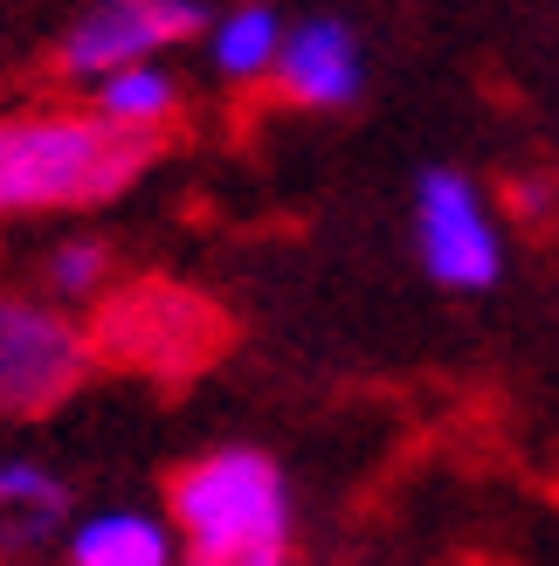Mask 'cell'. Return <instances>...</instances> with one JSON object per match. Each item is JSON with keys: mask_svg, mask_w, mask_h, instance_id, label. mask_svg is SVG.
<instances>
[{"mask_svg": "<svg viewBox=\"0 0 559 566\" xmlns=\"http://www.w3.org/2000/svg\"><path fill=\"white\" fill-rule=\"evenodd\" d=\"M42 283H49V304H104L110 291H118V263H110V249L97 235H70V242H55L49 249V263H42Z\"/></svg>", "mask_w": 559, "mask_h": 566, "instance_id": "12", "label": "cell"}, {"mask_svg": "<svg viewBox=\"0 0 559 566\" xmlns=\"http://www.w3.org/2000/svg\"><path fill=\"white\" fill-rule=\"evenodd\" d=\"M166 518L180 539V566H291L297 497L270 449H208L166 484Z\"/></svg>", "mask_w": 559, "mask_h": 566, "instance_id": "1", "label": "cell"}, {"mask_svg": "<svg viewBox=\"0 0 559 566\" xmlns=\"http://www.w3.org/2000/svg\"><path fill=\"white\" fill-rule=\"evenodd\" d=\"M91 111H97L104 125H118L125 138L159 146V138L180 125V111H187V83H180L173 63H138V70L104 76L97 91H91Z\"/></svg>", "mask_w": 559, "mask_h": 566, "instance_id": "11", "label": "cell"}, {"mask_svg": "<svg viewBox=\"0 0 559 566\" xmlns=\"http://www.w3.org/2000/svg\"><path fill=\"white\" fill-rule=\"evenodd\" d=\"M291 21L263 8V0H242V8H221L201 35L208 70L229 83V91H256V83H276V63H284Z\"/></svg>", "mask_w": 559, "mask_h": 566, "instance_id": "10", "label": "cell"}, {"mask_svg": "<svg viewBox=\"0 0 559 566\" xmlns=\"http://www.w3.org/2000/svg\"><path fill=\"white\" fill-rule=\"evenodd\" d=\"M208 8H193V0H97V8H83L63 42H55V70L83 91H97L104 76L118 70H138V63H166V49L180 42H201L208 35Z\"/></svg>", "mask_w": 559, "mask_h": 566, "instance_id": "6", "label": "cell"}, {"mask_svg": "<svg viewBox=\"0 0 559 566\" xmlns=\"http://www.w3.org/2000/svg\"><path fill=\"white\" fill-rule=\"evenodd\" d=\"M408 229H414V263L442 291L477 297L505 276V221L463 166H422L414 174Z\"/></svg>", "mask_w": 559, "mask_h": 566, "instance_id": "4", "label": "cell"}, {"mask_svg": "<svg viewBox=\"0 0 559 566\" xmlns=\"http://www.w3.org/2000/svg\"><path fill=\"white\" fill-rule=\"evenodd\" d=\"M91 346H97V359L131 366V374L193 380L201 366L221 359V346H229V311L214 297H201L193 283L138 276V283H118V291L97 304Z\"/></svg>", "mask_w": 559, "mask_h": 566, "instance_id": "3", "label": "cell"}, {"mask_svg": "<svg viewBox=\"0 0 559 566\" xmlns=\"http://www.w3.org/2000/svg\"><path fill=\"white\" fill-rule=\"evenodd\" d=\"M70 484L35 457L0 463V559H35L55 539H70Z\"/></svg>", "mask_w": 559, "mask_h": 566, "instance_id": "8", "label": "cell"}, {"mask_svg": "<svg viewBox=\"0 0 559 566\" xmlns=\"http://www.w3.org/2000/svg\"><path fill=\"white\" fill-rule=\"evenodd\" d=\"M159 146L125 138L91 104H42L0 118V221L104 208L152 166Z\"/></svg>", "mask_w": 559, "mask_h": 566, "instance_id": "2", "label": "cell"}, {"mask_svg": "<svg viewBox=\"0 0 559 566\" xmlns=\"http://www.w3.org/2000/svg\"><path fill=\"white\" fill-rule=\"evenodd\" d=\"M270 91L297 111H352L367 97V42H359V28L339 14L291 21V42H284V63H276Z\"/></svg>", "mask_w": 559, "mask_h": 566, "instance_id": "7", "label": "cell"}, {"mask_svg": "<svg viewBox=\"0 0 559 566\" xmlns=\"http://www.w3.org/2000/svg\"><path fill=\"white\" fill-rule=\"evenodd\" d=\"M91 366H97V346L76 311L0 291V415L8 421H35L49 408H63L91 380Z\"/></svg>", "mask_w": 559, "mask_h": 566, "instance_id": "5", "label": "cell"}, {"mask_svg": "<svg viewBox=\"0 0 559 566\" xmlns=\"http://www.w3.org/2000/svg\"><path fill=\"white\" fill-rule=\"evenodd\" d=\"M70 566H180V539L173 518L138 512V504H104V512H83L63 539Z\"/></svg>", "mask_w": 559, "mask_h": 566, "instance_id": "9", "label": "cell"}]
</instances>
